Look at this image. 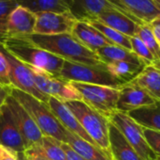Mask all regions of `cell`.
<instances>
[{
    "label": "cell",
    "instance_id": "cell-10",
    "mask_svg": "<svg viewBox=\"0 0 160 160\" xmlns=\"http://www.w3.org/2000/svg\"><path fill=\"white\" fill-rule=\"evenodd\" d=\"M10 115L22 138L25 150L33 147L44 137L25 108L10 94L6 102Z\"/></svg>",
    "mask_w": 160,
    "mask_h": 160
},
{
    "label": "cell",
    "instance_id": "cell-36",
    "mask_svg": "<svg viewBox=\"0 0 160 160\" xmlns=\"http://www.w3.org/2000/svg\"><path fill=\"white\" fill-rule=\"evenodd\" d=\"M23 157L26 160H52L49 159V158H46L44 157H42L41 155L32 151V150H25L23 153H22Z\"/></svg>",
    "mask_w": 160,
    "mask_h": 160
},
{
    "label": "cell",
    "instance_id": "cell-6",
    "mask_svg": "<svg viewBox=\"0 0 160 160\" xmlns=\"http://www.w3.org/2000/svg\"><path fill=\"white\" fill-rule=\"evenodd\" d=\"M70 83L80 93L82 101L106 117L108 120L116 111L119 89L78 82Z\"/></svg>",
    "mask_w": 160,
    "mask_h": 160
},
{
    "label": "cell",
    "instance_id": "cell-20",
    "mask_svg": "<svg viewBox=\"0 0 160 160\" xmlns=\"http://www.w3.org/2000/svg\"><path fill=\"white\" fill-rule=\"evenodd\" d=\"M110 155L112 160H143L134 151L123 134L110 123L109 124Z\"/></svg>",
    "mask_w": 160,
    "mask_h": 160
},
{
    "label": "cell",
    "instance_id": "cell-38",
    "mask_svg": "<svg viewBox=\"0 0 160 160\" xmlns=\"http://www.w3.org/2000/svg\"><path fill=\"white\" fill-rule=\"evenodd\" d=\"M18 157H19V159L20 160H26L24 157H23V156H22V154L21 153V154H18Z\"/></svg>",
    "mask_w": 160,
    "mask_h": 160
},
{
    "label": "cell",
    "instance_id": "cell-25",
    "mask_svg": "<svg viewBox=\"0 0 160 160\" xmlns=\"http://www.w3.org/2000/svg\"><path fill=\"white\" fill-rule=\"evenodd\" d=\"M18 5L34 13L43 11H70L71 0H16Z\"/></svg>",
    "mask_w": 160,
    "mask_h": 160
},
{
    "label": "cell",
    "instance_id": "cell-7",
    "mask_svg": "<svg viewBox=\"0 0 160 160\" xmlns=\"http://www.w3.org/2000/svg\"><path fill=\"white\" fill-rule=\"evenodd\" d=\"M109 122L123 134L128 142L142 159L158 160V157L151 149L143 135V128L128 113L116 110L110 117Z\"/></svg>",
    "mask_w": 160,
    "mask_h": 160
},
{
    "label": "cell",
    "instance_id": "cell-27",
    "mask_svg": "<svg viewBox=\"0 0 160 160\" xmlns=\"http://www.w3.org/2000/svg\"><path fill=\"white\" fill-rule=\"evenodd\" d=\"M29 150H32L49 159L67 160L65 152L60 145V141L50 137H43L39 142L29 148Z\"/></svg>",
    "mask_w": 160,
    "mask_h": 160
},
{
    "label": "cell",
    "instance_id": "cell-3",
    "mask_svg": "<svg viewBox=\"0 0 160 160\" xmlns=\"http://www.w3.org/2000/svg\"><path fill=\"white\" fill-rule=\"evenodd\" d=\"M10 94L25 108L44 137L52 138L60 142H67L66 129L52 114L48 104L12 87Z\"/></svg>",
    "mask_w": 160,
    "mask_h": 160
},
{
    "label": "cell",
    "instance_id": "cell-31",
    "mask_svg": "<svg viewBox=\"0 0 160 160\" xmlns=\"http://www.w3.org/2000/svg\"><path fill=\"white\" fill-rule=\"evenodd\" d=\"M143 135L151 149L160 159V132L143 128Z\"/></svg>",
    "mask_w": 160,
    "mask_h": 160
},
{
    "label": "cell",
    "instance_id": "cell-2",
    "mask_svg": "<svg viewBox=\"0 0 160 160\" xmlns=\"http://www.w3.org/2000/svg\"><path fill=\"white\" fill-rule=\"evenodd\" d=\"M0 43L8 53L22 63L60 77L64 59L36 46L22 38H8L0 41Z\"/></svg>",
    "mask_w": 160,
    "mask_h": 160
},
{
    "label": "cell",
    "instance_id": "cell-13",
    "mask_svg": "<svg viewBox=\"0 0 160 160\" xmlns=\"http://www.w3.org/2000/svg\"><path fill=\"white\" fill-rule=\"evenodd\" d=\"M157 101L141 87L128 82L119 88L116 110L128 113L132 110L151 106Z\"/></svg>",
    "mask_w": 160,
    "mask_h": 160
},
{
    "label": "cell",
    "instance_id": "cell-24",
    "mask_svg": "<svg viewBox=\"0 0 160 160\" xmlns=\"http://www.w3.org/2000/svg\"><path fill=\"white\" fill-rule=\"evenodd\" d=\"M100 60L106 64L112 61H127L137 65H143V62L130 50L117 45H108L98 49L97 52Z\"/></svg>",
    "mask_w": 160,
    "mask_h": 160
},
{
    "label": "cell",
    "instance_id": "cell-39",
    "mask_svg": "<svg viewBox=\"0 0 160 160\" xmlns=\"http://www.w3.org/2000/svg\"><path fill=\"white\" fill-rule=\"evenodd\" d=\"M154 1H155V2H156V3H157V4H158V5L160 7V0H154Z\"/></svg>",
    "mask_w": 160,
    "mask_h": 160
},
{
    "label": "cell",
    "instance_id": "cell-16",
    "mask_svg": "<svg viewBox=\"0 0 160 160\" xmlns=\"http://www.w3.org/2000/svg\"><path fill=\"white\" fill-rule=\"evenodd\" d=\"M48 107L65 129L82 138L87 142L97 146L95 141L85 132V130L82 128V126L77 120V118L73 115V113L70 111V109L66 106L64 102L54 97H50L48 101Z\"/></svg>",
    "mask_w": 160,
    "mask_h": 160
},
{
    "label": "cell",
    "instance_id": "cell-32",
    "mask_svg": "<svg viewBox=\"0 0 160 160\" xmlns=\"http://www.w3.org/2000/svg\"><path fill=\"white\" fill-rule=\"evenodd\" d=\"M0 84L7 88H11L9 74H8V64L1 49H0Z\"/></svg>",
    "mask_w": 160,
    "mask_h": 160
},
{
    "label": "cell",
    "instance_id": "cell-17",
    "mask_svg": "<svg viewBox=\"0 0 160 160\" xmlns=\"http://www.w3.org/2000/svg\"><path fill=\"white\" fill-rule=\"evenodd\" d=\"M71 35L93 52H97L98 49L108 45H114L100 31L85 21H77Z\"/></svg>",
    "mask_w": 160,
    "mask_h": 160
},
{
    "label": "cell",
    "instance_id": "cell-34",
    "mask_svg": "<svg viewBox=\"0 0 160 160\" xmlns=\"http://www.w3.org/2000/svg\"><path fill=\"white\" fill-rule=\"evenodd\" d=\"M148 25H149L152 32H153V35L155 37L156 41L158 42V46L160 47V16L159 17H157L156 19H154Z\"/></svg>",
    "mask_w": 160,
    "mask_h": 160
},
{
    "label": "cell",
    "instance_id": "cell-9",
    "mask_svg": "<svg viewBox=\"0 0 160 160\" xmlns=\"http://www.w3.org/2000/svg\"><path fill=\"white\" fill-rule=\"evenodd\" d=\"M28 67L37 87L44 94L50 97H54L62 102L82 100L80 93L75 90L70 82L65 81L61 77L52 75L43 70L30 66Z\"/></svg>",
    "mask_w": 160,
    "mask_h": 160
},
{
    "label": "cell",
    "instance_id": "cell-26",
    "mask_svg": "<svg viewBox=\"0 0 160 160\" xmlns=\"http://www.w3.org/2000/svg\"><path fill=\"white\" fill-rule=\"evenodd\" d=\"M107 71L116 78L128 83L136 77L142 70L145 67L143 65H137L127 61H112L106 63Z\"/></svg>",
    "mask_w": 160,
    "mask_h": 160
},
{
    "label": "cell",
    "instance_id": "cell-1",
    "mask_svg": "<svg viewBox=\"0 0 160 160\" xmlns=\"http://www.w3.org/2000/svg\"><path fill=\"white\" fill-rule=\"evenodd\" d=\"M22 39L69 62L90 66H105L96 52L86 48L71 34H32Z\"/></svg>",
    "mask_w": 160,
    "mask_h": 160
},
{
    "label": "cell",
    "instance_id": "cell-21",
    "mask_svg": "<svg viewBox=\"0 0 160 160\" xmlns=\"http://www.w3.org/2000/svg\"><path fill=\"white\" fill-rule=\"evenodd\" d=\"M67 136V144L74 150L78 155L86 160H112V157L98 148L96 145H93L82 138L72 134L66 129Z\"/></svg>",
    "mask_w": 160,
    "mask_h": 160
},
{
    "label": "cell",
    "instance_id": "cell-30",
    "mask_svg": "<svg viewBox=\"0 0 160 160\" xmlns=\"http://www.w3.org/2000/svg\"><path fill=\"white\" fill-rule=\"evenodd\" d=\"M18 6L16 0H0V41L7 38L8 16Z\"/></svg>",
    "mask_w": 160,
    "mask_h": 160
},
{
    "label": "cell",
    "instance_id": "cell-12",
    "mask_svg": "<svg viewBox=\"0 0 160 160\" xmlns=\"http://www.w3.org/2000/svg\"><path fill=\"white\" fill-rule=\"evenodd\" d=\"M118 10L137 22L148 25L160 16V7L154 0H108Z\"/></svg>",
    "mask_w": 160,
    "mask_h": 160
},
{
    "label": "cell",
    "instance_id": "cell-33",
    "mask_svg": "<svg viewBox=\"0 0 160 160\" xmlns=\"http://www.w3.org/2000/svg\"><path fill=\"white\" fill-rule=\"evenodd\" d=\"M60 145H61L63 151L65 152L67 160H86L84 159L83 157H82L80 155H78L74 150H72L67 143L60 142Z\"/></svg>",
    "mask_w": 160,
    "mask_h": 160
},
{
    "label": "cell",
    "instance_id": "cell-11",
    "mask_svg": "<svg viewBox=\"0 0 160 160\" xmlns=\"http://www.w3.org/2000/svg\"><path fill=\"white\" fill-rule=\"evenodd\" d=\"M77 19L70 11L54 12L43 11L36 13V25L34 34L38 35H60L71 34L77 23Z\"/></svg>",
    "mask_w": 160,
    "mask_h": 160
},
{
    "label": "cell",
    "instance_id": "cell-35",
    "mask_svg": "<svg viewBox=\"0 0 160 160\" xmlns=\"http://www.w3.org/2000/svg\"><path fill=\"white\" fill-rule=\"evenodd\" d=\"M0 160H20L18 153H15L2 145H0Z\"/></svg>",
    "mask_w": 160,
    "mask_h": 160
},
{
    "label": "cell",
    "instance_id": "cell-4",
    "mask_svg": "<svg viewBox=\"0 0 160 160\" xmlns=\"http://www.w3.org/2000/svg\"><path fill=\"white\" fill-rule=\"evenodd\" d=\"M97 146L110 157L109 120L82 100L64 102Z\"/></svg>",
    "mask_w": 160,
    "mask_h": 160
},
{
    "label": "cell",
    "instance_id": "cell-29",
    "mask_svg": "<svg viewBox=\"0 0 160 160\" xmlns=\"http://www.w3.org/2000/svg\"><path fill=\"white\" fill-rule=\"evenodd\" d=\"M130 43L132 47V52L143 62L145 66L157 67V60L155 57L138 36L130 37Z\"/></svg>",
    "mask_w": 160,
    "mask_h": 160
},
{
    "label": "cell",
    "instance_id": "cell-5",
    "mask_svg": "<svg viewBox=\"0 0 160 160\" xmlns=\"http://www.w3.org/2000/svg\"><path fill=\"white\" fill-rule=\"evenodd\" d=\"M60 77L68 82H78L92 85L107 86L119 89L126 84L124 81L112 75L105 66H90L73 63L65 60Z\"/></svg>",
    "mask_w": 160,
    "mask_h": 160
},
{
    "label": "cell",
    "instance_id": "cell-22",
    "mask_svg": "<svg viewBox=\"0 0 160 160\" xmlns=\"http://www.w3.org/2000/svg\"><path fill=\"white\" fill-rule=\"evenodd\" d=\"M129 82L143 89L156 101H160V69L155 66H145Z\"/></svg>",
    "mask_w": 160,
    "mask_h": 160
},
{
    "label": "cell",
    "instance_id": "cell-14",
    "mask_svg": "<svg viewBox=\"0 0 160 160\" xmlns=\"http://www.w3.org/2000/svg\"><path fill=\"white\" fill-rule=\"evenodd\" d=\"M36 25V13L18 6L8 16L7 38H23L34 34Z\"/></svg>",
    "mask_w": 160,
    "mask_h": 160
},
{
    "label": "cell",
    "instance_id": "cell-8",
    "mask_svg": "<svg viewBox=\"0 0 160 160\" xmlns=\"http://www.w3.org/2000/svg\"><path fill=\"white\" fill-rule=\"evenodd\" d=\"M0 49L3 52L8 64V74L11 87L35 97L42 103L48 104L50 96L44 94L38 90L34 81L29 67L26 64L20 61L19 59H17L10 53H8L1 45V43Z\"/></svg>",
    "mask_w": 160,
    "mask_h": 160
},
{
    "label": "cell",
    "instance_id": "cell-28",
    "mask_svg": "<svg viewBox=\"0 0 160 160\" xmlns=\"http://www.w3.org/2000/svg\"><path fill=\"white\" fill-rule=\"evenodd\" d=\"M85 22L89 23L91 25H93L98 31H100L114 45L121 46L128 50L132 51V47H131V43H130V37L126 36L125 34L120 33L117 30L105 25L104 24L100 23L98 20H89V21H85Z\"/></svg>",
    "mask_w": 160,
    "mask_h": 160
},
{
    "label": "cell",
    "instance_id": "cell-15",
    "mask_svg": "<svg viewBox=\"0 0 160 160\" xmlns=\"http://www.w3.org/2000/svg\"><path fill=\"white\" fill-rule=\"evenodd\" d=\"M0 145L18 154L25 151V146L6 105L0 108Z\"/></svg>",
    "mask_w": 160,
    "mask_h": 160
},
{
    "label": "cell",
    "instance_id": "cell-23",
    "mask_svg": "<svg viewBox=\"0 0 160 160\" xmlns=\"http://www.w3.org/2000/svg\"><path fill=\"white\" fill-rule=\"evenodd\" d=\"M142 128L160 132V101L128 113Z\"/></svg>",
    "mask_w": 160,
    "mask_h": 160
},
{
    "label": "cell",
    "instance_id": "cell-40",
    "mask_svg": "<svg viewBox=\"0 0 160 160\" xmlns=\"http://www.w3.org/2000/svg\"><path fill=\"white\" fill-rule=\"evenodd\" d=\"M158 160H160V159H158Z\"/></svg>",
    "mask_w": 160,
    "mask_h": 160
},
{
    "label": "cell",
    "instance_id": "cell-37",
    "mask_svg": "<svg viewBox=\"0 0 160 160\" xmlns=\"http://www.w3.org/2000/svg\"><path fill=\"white\" fill-rule=\"evenodd\" d=\"M10 89L0 84V108L6 104L7 99L10 95Z\"/></svg>",
    "mask_w": 160,
    "mask_h": 160
},
{
    "label": "cell",
    "instance_id": "cell-18",
    "mask_svg": "<svg viewBox=\"0 0 160 160\" xmlns=\"http://www.w3.org/2000/svg\"><path fill=\"white\" fill-rule=\"evenodd\" d=\"M96 20L128 37L137 36L141 26L137 22L133 21L115 8L106 9L99 14Z\"/></svg>",
    "mask_w": 160,
    "mask_h": 160
},
{
    "label": "cell",
    "instance_id": "cell-19",
    "mask_svg": "<svg viewBox=\"0 0 160 160\" xmlns=\"http://www.w3.org/2000/svg\"><path fill=\"white\" fill-rule=\"evenodd\" d=\"M113 8L108 0H71L70 12L78 21H89L96 20L103 11Z\"/></svg>",
    "mask_w": 160,
    "mask_h": 160
}]
</instances>
